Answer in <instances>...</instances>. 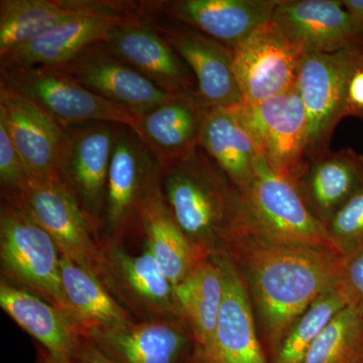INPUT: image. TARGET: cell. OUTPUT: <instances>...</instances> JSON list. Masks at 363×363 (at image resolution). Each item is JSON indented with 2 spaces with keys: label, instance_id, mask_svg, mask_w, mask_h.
I'll return each instance as SVG.
<instances>
[{
  "label": "cell",
  "instance_id": "obj_1",
  "mask_svg": "<svg viewBox=\"0 0 363 363\" xmlns=\"http://www.w3.org/2000/svg\"><path fill=\"white\" fill-rule=\"evenodd\" d=\"M233 240L247 247L245 262L250 286L274 359L292 325L322 294L336 285L346 255L278 242L250 226Z\"/></svg>",
  "mask_w": 363,
  "mask_h": 363
},
{
  "label": "cell",
  "instance_id": "obj_2",
  "mask_svg": "<svg viewBox=\"0 0 363 363\" xmlns=\"http://www.w3.org/2000/svg\"><path fill=\"white\" fill-rule=\"evenodd\" d=\"M162 190L174 218L200 257L250 225L245 198L202 147L164 168Z\"/></svg>",
  "mask_w": 363,
  "mask_h": 363
},
{
  "label": "cell",
  "instance_id": "obj_3",
  "mask_svg": "<svg viewBox=\"0 0 363 363\" xmlns=\"http://www.w3.org/2000/svg\"><path fill=\"white\" fill-rule=\"evenodd\" d=\"M0 259L6 281L44 298L76 323L62 285L59 248L20 203L1 200Z\"/></svg>",
  "mask_w": 363,
  "mask_h": 363
},
{
  "label": "cell",
  "instance_id": "obj_4",
  "mask_svg": "<svg viewBox=\"0 0 363 363\" xmlns=\"http://www.w3.org/2000/svg\"><path fill=\"white\" fill-rule=\"evenodd\" d=\"M250 229L278 242L309 245L342 253L328 227L308 208L296 182L272 169L262 155L245 195Z\"/></svg>",
  "mask_w": 363,
  "mask_h": 363
},
{
  "label": "cell",
  "instance_id": "obj_5",
  "mask_svg": "<svg viewBox=\"0 0 363 363\" xmlns=\"http://www.w3.org/2000/svg\"><path fill=\"white\" fill-rule=\"evenodd\" d=\"M363 70V45L334 52L306 54L297 88L308 119L307 162L326 155L338 123L352 116L348 90L353 76Z\"/></svg>",
  "mask_w": 363,
  "mask_h": 363
},
{
  "label": "cell",
  "instance_id": "obj_6",
  "mask_svg": "<svg viewBox=\"0 0 363 363\" xmlns=\"http://www.w3.org/2000/svg\"><path fill=\"white\" fill-rule=\"evenodd\" d=\"M0 88L20 95L68 128L108 123L135 128L138 116L91 92L58 67L0 68Z\"/></svg>",
  "mask_w": 363,
  "mask_h": 363
},
{
  "label": "cell",
  "instance_id": "obj_7",
  "mask_svg": "<svg viewBox=\"0 0 363 363\" xmlns=\"http://www.w3.org/2000/svg\"><path fill=\"white\" fill-rule=\"evenodd\" d=\"M16 203L23 205L51 235L63 257L94 274L108 290H113L108 255L102 250L94 229L61 179L30 182L23 199Z\"/></svg>",
  "mask_w": 363,
  "mask_h": 363
},
{
  "label": "cell",
  "instance_id": "obj_8",
  "mask_svg": "<svg viewBox=\"0 0 363 363\" xmlns=\"http://www.w3.org/2000/svg\"><path fill=\"white\" fill-rule=\"evenodd\" d=\"M272 169L297 182L308 162V119L297 86L259 104L233 107Z\"/></svg>",
  "mask_w": 363,
  "mask_h": 363
},
{
  "label": "cell",
  "instance_id": "obj_9",
  "mask_svg": "<svg viewBox=\"0 0 363 363\" xmlns=\"http://www.w3.org/2000/svg\"><path fill=\"white\" fill-rule=\"evenodd\" d=\"M119 126L90 123L66 128L60 179L75 197L97 236L104 227L107 181Z\"/></svg>",
  "mask_w": 363,
  "mask_h": 363
},
{
  "label": "cell",
  "instance_id": "obj_10",
  "mask_svg": "<svg viewBox=\"0 0 363 363\" xmlns=\"http://www.w3.org/2000/svg\"><path fill=\"white\" fill-rule=\"evenodd\" d=\"M164 167L130 126H119L108 181L102 231L116 245L136 225L145 196L161 181ZM101 231V233H102Z\"/></svg>",
  "mask_w": 363,
  "mask_h": 363
},
{
  "label": "cell",
  "instance_id": "obj_11",
  "mask_svg": "<svg viewBox=\"0 0 363 363\" xmlns=\"http://www.w3.org/2000/svg\"><path fill=\"white\" fill-rule=\"evenodd\" d=\"M138 4L140 13L194 74L196 94L207 109L231 108L242 104L243 96L234 73L233 50L164 14L161 13L164 18H157L142 2Z\"/></svg>",
  "mask_w": 363,
  "mask_h": 363
},
{
  "label": "cell",
  "instance_id": "obj_12",
  "mask_svg": "<svg viewBox=\"0 0 363 363\" xmlns=\"http://www.w3.org/2000/svg\"><path fill=\"white\" fill-rule=\"evenodd\" d=\"M304 55L272 21L252 33L233 50L243 102L259 104L296 87Z\"/></svg>",
  "mask_w": 363,
  "mask_h": 363
},
{
  "label": "cell",
  "instance_id": "obj_13",
  "mask_svg": "<svg viewBox=\"0 0 363 363\" xmlns=\"http://www.w3.org/2000/svg\"><path fill=\"white\" fill-rule=\"evenodd\" d=\"M138 13L135 2L105 0L104 6L76 16L0 60V68L59 67L104 43L114 30Z\"/></svg>",
  "mask_w": 363,
  "mask_h": 363
},
{
  "label": "cell",
  "instance_id": "obj_14",
  "mask_svg": "<svg viewBox=\"0 0 363 363\" xmlns=\"http://www.w3.org/2000/svg\"><path fill=\"white\" fill-rule=\"evenodd\" d=\"M104 44L121 61L169 95L197 92L194 74L140 9Z\"/></svg>",
  "mask_w": 363,
  "mask_h": 363
},
{
  "label": "cell",
  "instance_id": "obj_15",
  "mask_svg": "<svg viewBox=\"0 0 363 363\" xmlns=\"http://www.w3.org/2000/svg\"><path fill=\"white\" fill-rule=\"evenodd\" d=\"M0 118L4 119L30 180L60 179L67 130L40 106L0 88Z\"/></svg>",
  "mask_w": 363,
  "mask_h": 363
},
{
  "label": "cell",
  "instance_id": "obj_16",
  "mask_svg": "<svg viewBox=\"0 0 363 363\" xmlns=\"http://www.w3.org/2000/svg\"><path fill=\"white\" fill-rule=\"evenodd\" d=\"M58 68L91 92L136 116H143L173 96L114 56L104 43L92 45Z\"/></svg>",
  "mask_w": 363,
  "mask_h": 363
},
{
  "label": "cell",
  "instance_id": "obj_17",
  "mask_svg": "<svg viewBox=\"0 0 363 363\" xmlns=\"http://www.w3.org/2000/svg\"><path fill=\"white\" fill-rule=\"evenodd\" d=\"M86 336L116 363H186L194 341L174 318L104 327Z\"/></svg>",
  "mask_w": 363,
  "mask_h": 363
},
{
  "label": "cell",
  "instance_id": "obj_18",
  "mask_svg": "<svg viewBox=\"0 0 363 363\" xmlns=\"http://www.w3.org/2000/svg\"><path fill=\"white\" fill-rule=\"evenodd\" d=\"M272 21L305 55L363 45V30L341 0H279Z\"/></svg>",
  "mask_w": 363,
  "mask_h": 363
},
{
  "label": "cell",
  "instance_id": "obj_19",
  "mask_svg": "<svg viewBox=\"0 0 363 363\" xmlns=\"http://www.w3.org/2000/svg\"><path fill=\"white\" fill-rule=\"evenodd\" d=\"M152 11L235 49L272 21L279 0H155L143 1Z\"/></svg>",
  "mask_w": 363,
  "mask_h": 363
},
{
  "label": "cell",
  "instance_id": "obj_20",
  "mask_svg": "<svg viewBox=\"0 0 363 363\" xmlns=\"http://www.w3.org/2000/svg\"><path fill=\"white\" fill-rule=\"evenodd\" d=\"M207 111L196 93L173 95L164 104L138 116L133 130L166 168L199 147Z\"/></svg>",
  "mask_w": 363,
  "mask_h": 363
},
{
  "label": "cell",
  "instance_id": "obj_21",
  "mask_svg": "<svg viewBox=\"0 0 363 363\" xmlns=\"http://www.w3.org/2000/svg\"><path fill=\"white\" fill-rule=\"evenodd\" d=\"M224 294V274L218 259L201 257L180 284L174 286L177 316L194 338L197 354L207 363L215 357L217 320Z\"/></svg>",
  "mask_w": 363,
  "mask_h": 363
},
{
  "label": "cell",
  "instance_id": "obj_22",
  "mask_svg": "<svg viewBox=\"0 0 363 363\" xmlns=\"http://www.w3.org/2000/svg\"><path fill=\"white\" fill-rule=\"evenodd\" d=\"M218 262L224 274V294L212 363H269L255 331L245 281L230 260L223 257Z\"/></svg>",
  "mask_w": 363,
  "mask_h": 363
},
{
  "label": "cell",
  "instance_id": "obj_23",
  "mask_svg": "<svg viewBox=\"0 0 363 363\" xmlns=\"http://www.w3.org/2000/svg\"><path fill=\"white\" fill-rule=\"evenodd\" d=\"M296 184L308 208L327 225L363 185V156L351 149L327 152L308 162Z\"/></svg>",
  "mask_w": 363,
  "mask_h": 363
},
{
  "label": "cell",
  "instance_id": "obj_24",
  "mask_svg": "<svg viewBox=\"0 0 363 363\" xmlns=\"http://www.w3.org/2000/svg\"><path fill=\"white\" fill-rule=\"evenodd\" d=\"M0 307L37 339L45 352L60 359H71L81 336L84 335L65 313L4 279L0 281Z\"/></svg>",
  "mask_w": 363,
  "mask_h": 363
},
{
  "label": "cell",
  "instance_id": "obj_25",
  "mask_svg": "<svg viewBox=\"0 0 363 363\" xmlns=\"http://www.w3.org/2000/svg\"><path fill=\"white\" fill-rule=\"evenodd\" d=\"M105 0H1L0 60Z\"/></svg>",
  "mask_w": 363,
  "mask_h": 363
},
{
  "label": "cell",
  "instance_id": "obj_26",
  "mask_svg": "<svg viewBox=\"0 0 363 363\" xmlns=\"http://www.w3.org/2000/svg\"><path fill=\"white\" fill-rule=\"evenodd\" d=\"M136 225L145 236V245L169 283L180 284L200 255L181 230L162 190V179L150 189L138 212Z\"/></svg>",
  "mask_w": 363,
  "mask_h": 363
},
{
  "label": "cell",
  "instance_id": "obj_27",
  "mask_svg": "<svg viewBox=\"0 0 363 363\" xmlns=\"http://www.w3.org/2000/svg\"><path fill=\"white\" fill-rule=\"evenodd\" d=\"M199 147L245 195L252 184L260 152L238 114L231 108L208 109Z\"/></svg>",
  "mask_w": 363,
  "mask_h": 363
},
{
  "label": "cell",
  "instance_id": "obj_28",
  "mask_svg": "<svg viewBox=\"0 0 363 363\" xmlns=\"http://www.w3.org/2000/svg\"><path fill=\"white\" fill-rule=\"evenodd\" d=\"M61 277L72 314L84 335L94 329L133 321L94 274L62 255Z\"/></svg>",
  "mask_w": 363,
  "mask_h": 363
},
{
  "label": "cell",
  "instance_id": "obj_29",
  "mask_svg": "<svg viewBox=\"0 0 363 363\" xmlns=\"http://www.w3.org/2000/svg\"><path fill=\"white\" fill-rule=\"evenodd\" d=\"M109 259L114 286L117 281L135 302L157 317L177 316L174 286L149 248L138 255H126L116 250Z\"/></svg>",
  "mask_w": 363,
  "mask_h": 363
},
{
  "label": "cell",
  "instance_id": "obj_30",
  "mask_svg": "<svg viewBox=\"0 0 363 363\" xmlns=\"http://www.w3.org/2000/svg\"><path fill=\"white\" fill-rule=\"evenodd\" d=\"M346 307L347 298L336 284L322 294L292 325L279 344L272 363H302L312 344Z\"/></svg>",
  "mask_w": 363,
  "mask_h": 363
},
{
  "label": "cell",
  "instance_id": "obj_31",
  "mask_svg": "<svg viewBox=\"0 0 363 363\" xmlns=\"http://www.w3.org/2000/svg\"><path fill=\"white\" fill-rule=\"evenodd\" d=\"M363 354V316L346 307L312 344L302 363H355Z\"/></svg>",
  "mask_w": 363,
  "mask_h": 363
},
{
  "label": "cell",
  "instance_id": "obj_32",
  "mask_svg": "<svg viewBox=\"0 0 363 363\" xmlns=\"http://www.w3.org/2000/svg\"><path fill=\"white\" fill-rule=\"evenodd\" d=\"M30 177L9 135L6 124L0 118V185L1 199L21 202L30 187Z\"/></svg>",
  "mask_w": 363,
  "mask_h": 363
},
{
  "label": "cell",
  "instance_id": "obj_33",
  "mask_svg": "<svg viewBox=\"0 0 363 363\" xmlns=\"http://www.w3.org/2000/svg\"><path fill=\"white\" fill-rule=\"evenodd\" d=\"M327 227L345 255L363 242V185L334 214Z\"/></svg>",
  "mask_w": 363,
  "mask_h": 363
},
{
  "label": "cell",
  "instance_id": "obj_34",
  "mask_svg": "<svg viewBox=\"0 0 363 363\" xmlns=\"http://www.w3.org/2000/svg\"><path fill=\"white\" fill-rule=\"evenodd\" d=\"M336 284L347 298L348 307L363 316V242L346 253Z\"/></svg>",
  "mask_w": 363,
  "mask_h": 363
},
{
  "label": "cell",
  "instance_id": "obj_35",
  "mask_svg": "<svg viewBox=\"0 0 363 363\" xmlns=\"http://www.w3.org/2000/svg\"><path fill=\"white\" fill-rule=\"evenodd\" d=\"M72 363H116L106 357L86 335L81 336L73 355Z\"/></svg>",
  "mask_w": 363,
  "mask_h": 363
},
{
  "label": "cell",
  "instance_id": "obj_36",
  "mask_svg": "<svg viewBox=\"0 0 363 363\" xmlns=\"http://www.w3.org/2000/svg\"><path fill=\"white\" fill-rule=\"evenodd\" d=\"M348 101L352 116L363 118V70L355 73L351 80L348 90Z\"/></svg>",
  "mask_w": 363,
  "mask_h": 363
},
{
  "label": "cell",
  "instance_id": "obj_37",
  "mask_svg": "<svg viewBox=\"0 0 363 363\" xmlns=\"http://www.w3.org/2000/svg\"><path fill=\"white\" fill-rule=\"evenodd\" d=\"M341 4L363 30V0H341Z\"/></svg>",
  "mask_w": 363,
  "mask_h": 363
},
{
  "label": "cell",
  "instance_id": "obj_38",
  "mask_svg": "<svg viewBox=\"0 0 363 363\" xmlns=\"http://www.w3.org/2000/svg\"><path fill=\"white\" fill-rule=\"evenodd\" d=\"M39 362L40 363H72L71 359H60L50 355L45 350H40Z\"/></svg>",
  "mask_w": 363,
  "mask_h": 363
},
{
  "label": "cell",
  "instance_id": "obj_39",
  "mask_svg": "<svg viewBox=\"0 0 363 363\" xmlns=\"http://www.w3.org/2000/svg\"><path fill=\"white\" fill-rule=\"evenodd\" d=\"M186 363H207L205 360H203L201 357L198 354H195L194 357L190 358Z\"/></svg>",
  "mask_w": 363,
  "mask_h": 363
},
{
  "label": "cell",
  "instance_id": "obj_40",
  "mask_svg": "<svg viewBox=\"0 0 363 363\" xmlns=\"http://www.w3.org/2000/svg\"><path fill=\"white\" fill-rule=\"evenodd\" d=\"M355 363H363V354L362 355V357H360L359 359H358L357 362Z\"/></svg>",
  "mask_w": 363,
  "mask_h": 363
},
{
  "label": "cell",
  "instance_id": "obj_41",
  "mask_svg": "<svg viewBox=\"0 0 363 363\" xmlns=\"http://www.w3.org/2000/svg\"><path fill=\"white\" fill-rule=\"evenodd\" d=\"M39 363H40V362H39Z\"/></svg>",
  "mask_w": 363,
  "mask_h": 363
}]
</instances>
